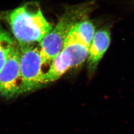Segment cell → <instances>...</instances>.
Segmentation results:
<instances>
[{
  "label": "cell",
  "instance_id": "cell-1",
  "mask_svg": "<svg viewBox=\"0 0 134 134\" xmlns=\"http://www.w3.org/2000/svg\"><path fill=\"white\" fill-rule=\"evenodd\" d=\"M12 32L19 45L40 42L53 29L45 19L39 5L29 3L14 10L10 14Z\"/></svg>",
  "mask_w": 134,
  "mask_h": 134
},
{
  "label": "cell",
  "instance_id": "cell-2",
  "mask_svg": "<svg viewBox=\"0 0 134 134\" xmlns=\"http://www.w3.org/2000/svg\"><path fill=\"white\" fill-rule=\"evenodd\" d=\"M86 13L82 8L70 9L59 20L57 24L39 42L40 52L45 65L53 61L61 52L65 40L72 27L81 20Z\"/></svg>",
  "mask_w": 134,
  "mask_h": 134
},
{
  "label": "cell",
  "instance_id": "cell-3",
  "mask_svg": "<svg viewBox=\"0 0 134 134\" xmlns=\"http://www.w3.org/2000/svg\"><path fill=\"white\" fill-rule=\"evenodd\" d=\"M20 68L25 92L32 91L45 84L46 72L40 47L34 44L19 45Z\"/></svg>",
  "mask_w": 134,
  "mask_h": 134
},
{
  "label": "cell",
  "instance_id": "cell-4",
  "mask_svg": "<svg viewBox=\"0 0 134 134\" xmlns=\"http://www.w3.org/2000/svg\"><path fill=\"white\" fill-rule=\"evenodd\" d=\"M24 92L20 68L19 46L15 44L0 71V94L5 97L11 98Z\"/></svg>",
  "mask_w": 134,
  "mask_h": 134
},
{
  "label": "cell",
  "instance_id": "cell-5",
  "mask_svg": "<svg viewBox=\"0 0 134 134\" xmlns=\"http://www.w3.org/2000/svg\"><path fill=\"white\" fill-rule=\"evenodd\" d=\"M110 33L106 29L95 32L88 48V64L91 71H94L110 45Z\"/></svg>",
  "mask_w": 134,
  "mask_h": 134
},
{
  "label": "cell",
  "instance_id": "cell-6",
  "mask_svg": "<svg viewBox=\"0 0 134 134\" xmlns=\"http://www.w3.org/2000/svg\"><path fill=\"white\" fill-rule=\"evenodd\" d=\"M74 68L72 55L66 48L62 50L51 63L45 75V84L58 80L69 70Z\"/></svg>",
  "mask_w": 134,
  "mask_h": 134
},
{
  "label": "cell",
  "instance_id": "cell-7",
  "mask_svg": "<svg viewBox=\"0 0 134 134\" xmlns=\"http://www.w3.org/2000/svg\"><path fill=\"white\" fill-rule=\"evenodd\" d=\"M95 34L93 24L88 20H81L75 24L68 34L83 43L88 48Z\"/></svg>",
  "mask_w": 134,
  "mask_h": 134
},
{
  "label": "cell",
  "instance_id": "cell-8",
  "mask_svg": "<svg viewBox=\"0 0 134 134\" xmlns=\"http://www.w3.org/2000/svg\"><path fill=\"white\" fill-rule=\"evenodd\" d=\"M15 45V44L9 34L0 28V71L4 66Z\"/></svg>",
  "mask_w": 134,
  "mask_h": 134
}]
</instances>
